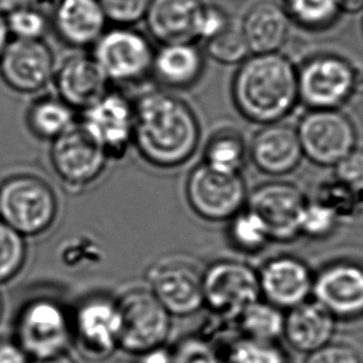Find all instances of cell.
Returning a JSON list of instances; mask_svg holds the SVG:
<instances>
[{
    "label": "cell",
    "instance_id": "cell-12",
    "mask_svg": "<svg viewBox=\"0 0 363 363\" xmlns=\"http://www.w3.org/2000/svg\"><path fill=\"white\" fill-rule=\"evenodd\" d=\"M51 160L55 172L72 189H82L97 182L109 162L102 147L79 123L55 139Z\"/></svg>",
    "mask_w": 363,
    "mask_h": 363
},
{
    "label": "cell",
    "instance_id": "cell-37",
    "mask_svg": "<svg viewBox=\"0 0 363 363\" xmlns=\"http://www.w3.org/2000/svg\"><path fill=\"white\" fill-rule=\"evenodd\" d=\"M335 167L337 180L344 186L363 191V150H352Z\"/></svg>",
    "mask_w": 363,
    "mask_h": 363
},
{
    "label": "cell",
    "instance_id": "cell-45",
    "mask_svg": "<svg viewBox=\"0 0 363 363\" xmlns=\"http://www.w3.org/2000/svg\"><path fill=\"white\" fill-rule=\"evenodd\" d=\"M34 363H74V361L69 354L62 352V354H56V356L48 357V359H35Z\"/></svg>",
    "mask_w": 363,
    "mask_h": 363
},
{
    "label": "cell",
    "instance_id": "cell-36",
    "mask_svg": "<svg viewBox=\"0 0 363 363\" xmlns=\"http://www.w3.org/2000/svg\"><path fill=\"white\" fill-rule=\"evenodd\" d=\"M106 18L122 26L145 19L152 0H99Z\"/></svg>",
    "mask_w": 363,
    "mask_h": 363
},
{
    "label": "cell",
    "instance_id": "cell-21",
    "mask_svg": "<svg viewBox=\"0 0 363 363\" xmlns=\"http://www.w3.org/2000/svg\"><path fill=\"white\" fill-rule=\"evenodd\" d=\"M109 79L92 56H72L61 65L56 86L71 108L84 111L109 91Z\"/></svg>",
    "mask_w": 363,
    "mask_h": 363
},
{
    "label": "cell",
    "instance_id": "cell-7",
    "mask_svg": "<svg viewBox=\"0 0 363 363\" xmlns=\"http://www.w3.org/2000/svg\"><path fill=\"white\" fill-rule=\"evenodd\" d=\"M92 57L109 82L137 84L152 74L155 51L144 35L127 26L106 30L92 46Z\"/></svg>",
    "mask_w": 363,
    "mask_h": 363
},
{
    "label": "cell",
    "instance_id": "cell-42",
    "mask_svg": "<svg viewBox=\"0 0 363 363\" xmlns=\"http://www.w3.org/2000/svg\"><path fill=\"white\" fill-rule=\"evenodd\" d=\"M0 363H26L23 350L8 342H0Z\"/></svg>",
    "mask_w": 363,
    "mask_h": 363
},
{
    "label": "cell",
    "instance_id": "cell-44",
    "mask_svg": "<svg viewBox=\"0 0 363 363\" xmlns=\"http://www.w3.org/2000/svg\"><path fill=\"white\" fill-rule=\"evenodd\" d=\"M8 38H9V30H8L6 20L3 15L0 14V57L4 52L6 45L9 44Z\"/></svg>",
    "mask_w": 363,
    "mask_h": 363
},
{
    "label": "cell",
    "instance_id": "cell-24",
    "mask_svg": "<svg viewBox=\"0 0 363 363\" xmlns=\"http://www.w3.org/2000/svg\"><path fill=\"white\" fill-rule=\"evenodd\" d=\"M289 25L283 6L268 0L253 5L241 23L250 54L280 52L288 39Z\"/></svg>",
    "mask_w": 363,
    "mask_h": 363
},
{
    "label": "cell",
    "instance_id": "cell-9",
    "mask_svg": "<svg viewBox=\"0 0 363 363\" xmlns=\"http://www.w3.org/2000/svg\"><path fill=\"white\" fill-rule=\"evenodd\" d=\"M296 132L304 157L320 167H336L354 150V125L335 109H311L300 119Z\"/></svg>",
    "mask_w": 363,
    "mask_h": 363
},
{
    "label": "cell",
    "instance_id": "cell-6",
    "mask_svg": "<svg viewBox=\"0 0 363 363\" xmlns=\"http://www.w3.org/2000/svg\"><path fill=\"white\" fill-rule=\"evenodd\" d=\"M56 213L54 191L36 177H14L0 187V216L20 235L33 236L46 231Z\"/></svg>",
    "mask_w": 363,
    "mask_h": 363
},
{
    "label": "cell",
    "instance_id": "cell-5",
    "mask_svg": "<svg viewBox=\"0 0 363 363\" xmlns=\"http://www.w3.org/2000/svg\"><path fill=\"white\" fill-rule=\"evenodd\" d=\"M202 291L203 303L212 313L236 320L260 299L258 270L241 260H216L203 270Z\"/></svg>",
    "mask_w": 363,
    "mask_h": 363
},
{
    "label": "cell",
    "instance_id": "cell-38",
    "mask_svg": "<svg viewBox=\"0 0 363 363\" xmlns=\"http://www.w3.org/2000/svg\"><path fill=\"white\" fill-rule=\"evenodd\" d=\"M231 21L226 11L220 6L205 5L199 30V40H203L206 43L226 29Z\"/></svg>",
    "mask_w": 363,
    "mask_h": 363
},
{
    "label": "cell",
    "instance_id": "cell-41",
    "mask_svg": "<svg viewBox=\"0 0 363 363\" xmlns=\"http://www.w3.org/2000/svg\"><path fill=\"white\" fill-rule=\"evenodd\" d=\"M138 356L139 359L137 363H175V352L164 346L149 350L147 352Z\"/></svg>",
    "mask_w": 363,
    "mask_h": 363
},
{
    "label": "cell",
    "instance_id": "cell-39",
    "mask_svg": "<svg viewBox=\"0 0 363 363\" xmlns=\"http://www.w3.org/2000/svg\"><path fill=\"white\" fill-rule=\"evenodd\" d=\"M305 363H363L351 346L329 344L309 354Z\"/></svg>",
    "mask_w": 363,
    "mask_h": 363
},
{
    "label": "cell",
    "instance_id": "cell-29",
    "mask_svg": "<svg viewBox=\"0 0 363 363\" xmlns=\"http://www.w3.org/2000/svg\"><path fill=\"white\" fill-rule=\"evenodd\" d=\"M74 111L62 99H43L30 111V127L39 137L55 140L76 124Z\"/></svg>",
    "mask_w": 363,
    "mask_h": 363
},
{
    "label": "cell",
    "instance_id": "cell-10",
    "mask_svg": "<svg viewBox=\"0 0 363 363\" xmlns=\"http://www.w3.org/2000/svg\"><path fill=\"white\" fill-rule=\"evenodd\" d=\"M308 203L299 187L290 182H263L248 194L247 207L264 222L270 241L290 243L300 236V220Z\"/></svg>",
    "mask_w": 363,
    "mask_h": 363
},
{
    "label": "cell",
    "instance_id": "cell-3",
    "mask_svg": "<svg viewBox=\"0 0 363 363\" xmlns=\"http://www.w3.org/2000/svg\"><path fill=\"white\" fill-rule=\"evenodd\" d=\"M248 189L242 174L217 172L199 164L189 174L185 187L191 211L207 222H228L247 206Z\"/></svg>",
    "mask_w": 363,
    "mask_h": 363
},
{
    "label": "cell",
    "instance_id": "cell-26",
    "mask_svg": "<svg viewBox=\"0 0 363 363\" xmlns=\"http://www.w3.org/2000/svg\"><path fill=\"white\" fill-rule=\"evenodd\" d=\"M248 149L241 133L222 128L212 134L203 147V164L225 174H242Z\"/></svg>",
    "mask_w": 363,
    "mask_h": 363
},
{
    "label": "cell",
    "instance_id": "cell-20",
    "mask_svg": "<svg viewBox=\"0 0 363 363\" xmlns=\"http://www.w3.org/2000/svg\"><path fill=\"white\" fill-rule=\"evenodd\" d=\"M205 5L202 0H152L144 20L162 45L195 44Z\"/></svg>",
    "mask_w": 363,
    "mask_h": 363
},
{
    "label": "cell",
    "instance_id": "cell-16",
    "mask_svg": "<svg viewBox=\"0 0 363 363\" xmlns=\"http://www.w3.org/2000/svg\"><path fill=\"white\" fill-rule=\"evenodd\" d=\"M248 154L257 170L272 177L289 175L304 159L296 128L283 122L262 125L252 138Z\"/></svg>",
    "mask_w": 363,
    "mask_h": 363
},
{
    "label": "cell",
    "instance_id": "cell-25",
    "mask_svg": "<svg viewBox=\"0 0 363 363\" xmlns=\"http://www.w3.org/2000/svg\"><path fill=\"white\" fill-rule=\"evenodd\" d=\"M334 316L318 301H305L289 310L284 320L285 339L296 351L313 354L330 344Z\"/></svg>",
    "mask_w": 363,
    "mask_h": 363
},
{
    "label": "cell",
    "instance_id": "cell-11",
    "mask_svg": "<svg viewBox=\"0 0 363 363\" xmlns=\"http://www.w3.org/2000/svg\"><path fill=\"white\" fill-rule=\"evenodd\" d=\"M79 124L102 147L109 160H119L133 145L134 104L122 92L108 91L82 111Z\"/></svg>",
    "mask_w": 363,
    "mask_h": 363
},
{
    "label": "cell",
    "instance_id": "cell-23",
    "mask_svg": "<svg viewBox=\"0 0 363 363\" xmlns=\"http://www.w3.org/2000/svg\"><path fill=\"white\" fill-rule=\"evenodd\" d=\"M203 71L205 57L192 43L162 45L152 60V74L165 89H191L201 79Z\"/></svg>",
    "mask_w": 363,
    "mask_h": 363
},
{
    "label": "cell",
    "instance_id": "cell-28",
    "mask_svg": "<svg viewBox=\"0 0 363 363\" xmlns=\"http://www.w3.org/2000/svg\"><path fill=\"white\" fill-rule=\"evenodd\" d=\"M227 237L235 250L250 255L264 250L272 242L264 222L247 206L228 221Z\"/></svg>",
    "mask_w": 363,
    "mask_h": 363
},
{
    "label": "cell",
    "instance_id": "cell-19",
    "mask_svg": "<svg viewBox=\"0 0 363 363\" xmlns=\"http://www.w3.org/2000/svg\"><path fill=\"white\" fill-rule=\"evenodd\" d=\"M315 301L337 318L363 314V268L349 263L330 265L314 278Z\"/></svg>",
    "mask_w": 363,
    "mask_h": 363
},
{
    "label": "cell",
    "instance_id": "cell-46",
    "mask_svg": "<svg viewBox=\"0 0 363 363\" xmlns=\"http://www.w3.org/2000/svg\"><path fill=\"white\" fill-rule=\"evenodd\" d=\"M0 315H1V299H0Z\"/></svg>",
    "mask_w": 363,
    "mask_h": 363
},
{
    "label": "cell",
    "instance_id": "cell-17",
    "mask_svg": "<svg viewBox=\"0 0 363 363\" xmlns=\"http://www.w3.org/2000/svg\"><path fill=\"white\" fill-rule=\"evenodd\" d=\"M5 82L19 92L43 89L54 74V56L41 40L15 39L0 57Z\"/></svg>",
    "mask_w": 363,
    "mask_h": 363
},
{
    "label": "cell",
    "instance_id": "cell-43",
    "mask_svg": "<svg viewBox=\"0 0 363 363\" xmlns=\"http://www.w3.org/2000/svg\"><path fill=\"white\" fill-rule=\"evenodd\" d=\"M28 5H34V0H0V14L8 15Z\"/></svg>",
    "mask_w": 363,
    "mask_h": 363
},
{
    "label": "cell",
    "instance_id": "cell-15",
    "mask_svg": "<svg viewBox=\"0 0 363 363\" xmlns=\"http://www.w3.org/2000/svg\"><path fill=\"white\" fill-rule=\"evenodd\" d=\"M260 298L280 310H290L313 295L314 277L303 260L293 255H278L258 270Z\"/></svg>",
    "mask_w": 363,
    "mask_h": 363
},
{
    "label": "cell",
    "instance_id": "cell-32",
    "mask_svg": "<svg viewBox=\"0 0 363 363\" xmlns=\"http://www.w3.org/2000/svg\"><path fill=\"white\" fill-rule=\"evenodd\" d=\"M25 243L19 232L0 221V283L13 278L24 264Z\"/></svg>",
    "mask_w": 363,
    "mask_h": 363
},
{
    "label": "cell",
    "instance_id": "cell-30",
    "mask_svg": "<svg viewBox=\"0 0 363 363\" xmlns=\"http://www.w3.org/2000/svg\"><path fill=\"white\" fill-rule=\"evenodd\" d=\"M290 21L309 30L323 29L334 21L340 11V0H284Z\"/></svg>",
    "mask_w": 363,
    "mask_h": 363
},
{
    "label": "cell",
    "instance_id": "cell-22",
    "mask_svg": "<svg viewBox=\"0 0 363 363\" xmlns=\"http://www.w3.org/2000/svg\"><path fill=\"white\" fill-rule=\"evenodd\" d=\"M107 21L99 0H59L52 16L60 39L79 49L94 46L104 34Z\"/></svg>",
    "mask_w": 363,
    "mask_h": 363
},
{
    "label": "cell",
    "instance_id": "cell-14",
    "mask_svg": "<svg viewBox=\"0 0 363 363\" xmlns=\"http://www.w3.org/2000/svg\"><path fill=\"white\" fill-rule=\"evenodd\" d=\"M18 339L20 349L34 359L62 354L69 340L64 310L51 300L31 303L20 316Z\"/></svg>",
    "mask_w": 363,
    "mask_h": 363
},
{
    "label": "cell",
    "instance_id": "cell-13",
    "mask_svg": "<svg viewBox=\"0 0 363 363\" xmlns=\"http://www.w3.org/2000/svg\"><path fill=\"white\" fill-rule=\"evenodd\" d=\"M354 69L345 60L318 56L298 69L299 101L311 109H335L349 99Z\"/></svg>",
    "mask_w": 363,
    "mask_h": 363
},
{
    "label": "cell",
    "instance_id": "cell-2",
    "mask_svg": "<svg viewBox=\"0 0 363 363\" xmlns=\"http://www.w3.org/2000/svg\"><path fill=\"white\" fill-rule=\"evenodd\" d=\"M231 97L237 112L248 122H283L299 102L298 69L281 52L250 55L233 74Z\"/></svg>",
    "mask_w": 363,
    "mask_h": 363
},
{
    "label": "cell",
    "instance_id": "cell-4",
    "mask_svg": "<svg viewBox=\"0 0 363 363\" xmlns=\"http://www.w3.org/2000/svg\"><path fill=\"white\" fill-rule=\"evenodd\" d=\"M117 304L121 314L119 349L140 354L164 346L172 329V315L150 290H127Z\"/></svg>",
    "mask_w": 363,
    "mask_h": 363
},
{
    "label": "cell",
    "instance_id": "cell-34",
    "mask_svg": "<svg viewBox=\"0 0 363 363\" xmlns=\"http://www.w3.org/2000/svg\"><path fill=\"white\" fill-rule=\"evenodd\" d=\"M223 363H284V357L272 345L245 337L232 342Z\"/></svg>",
    "mask_w": 363,
    "mask_h": 363
},
{
    "label": "cell",
    "instance_id": "cell-1",
    "mask_svg": "<svg viewBox=\"0 0 363 363\" xmlns=\"http://www.w3.org/2000/svg\"><path fill=\"white\" fill-rule=\"evenodd\" d=\"M134 104L133 147L150 167H184L201 143V125L186 101L164 89H149Z\"/></svg>",
    "mask_w": 363,
    "mask_h": 363
},
{
    "label": "cell",
    "instance_id": "cell-27",
    "mask_svg": "<svg viewBox=\"0 0 363 363\" xmlns=\"http://www.w3.org/2000/svg\"><path fill=\"white\" fill-rule=\"evenodd\" d=\"M236 320L245 339L258 342L270 344L284 333L285 316L281 310L265 300L247 306Z\"/></svg>",
    "mask_w": 363,
    "mask_h": 363
},
{
    "label": "cell",
    "instance_id": "cell-18",
    "mask_svg": "<svg viewBox=\"0 0 363 363\" xmlns=\"http://www.w3.org/2000/svg\"><path fill=\"white\" fill-rule=\"evenodd\" d=\"M79 346L89 359H104L118 349L121 314L117 301L94 298L79 306L74 320Z\"/></svg>",
    "mask_w": 363,
    "mask_h": 363
},
{
    "label": "cell",
    "instance_id": "cell-35",
    "mask_svg": "<svg viewBox=\"0 0 363 363\" xmlns=\"http://www.w3.org/2000/svg\"><path fill=\"white\" fill-rule=\"evenodd\" d=\"M337 213L321 202H308L301 213L300 236L323 238L333 232Z\"/></svg>",
    "mask_w": 363,
    "mask_h": 363
},
{
    "label": "cell",
    "instance_id": "cell-33",
    "mask_svg": "<svg viewBox=\"0 0 363 363\" xmlns=\"http://www.w3.org/2000/svg\"><path fill=\"white\" fill-rule=\"evenodd\" d=\"M9 34L15 39L41 40L49 28V21L41 10L34 5H28L6 15Z\"/></svg>",
    "mask_w": 363,
    "mask_h": 363
},
{
    "label": "cell",
    "instance_id": "cell-8",
    "mask_svg": "<svg viewBox=\"0 0 363 363\" xmlns=\"http://www.w3.org/2000/svg\"><path fill=\"white\" fill-rule=\"evenodd\" d=\"M202 275L191 259L172 255L157 260L147 273L149 290L172 316L196 314L205 305Z\"/></svg>",
    "mask_w": 363,
    "mask_h": 363
},
{
    "label": "cell",
    "instance_id": "cell-40",
    "mask_svg": "<svg viewBox=\"0 0 363 363\" xmlns=\"http://www.w3.org/2000/svg\"><path fill=\"white\" fill-rule=\"evenodd\" d=\"M175 363H223V361L203 346L190 344L175 352Z\"/></svg>",
    "mask_w": 363,
    "mask_h": 363
},
{
    "label": "cell",
    "instance_id": "cell-31",
    "mask_svg": "<svg viewBox=\"0 0 363 363\" xmlns=\"http://www.w3.org/2000/svg\"><path fill=\"white\" fill-rule=\"evenodd\" d=\"M205 50L213 61L222 65H240L252 55L241 25L233 21L222 33L206 41Z\"/></svg>",
    "mask_w": 363,
    "mask_h": 363
}]
</instances>
